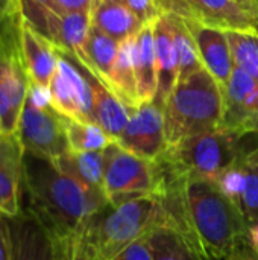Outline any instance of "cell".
Wrapping results in <instances>:
<instances>
[{
    "instance_id": "cell-35",
    "label": "cell",
    "mask_w": 258,
    "mask_h": 260,
    "mask_svg": "<svg viewBox=\"0 0 258 260\" xmlns=\"http://www.w3.org/2000/svg\"><path fill=\"white\" fill-rule=\"evenodd\" d=\"M166 14H176L179 17H193L190 8L187 6V3L184 0H161Z\"/></svg>"
},
{
    "instance_id": "cell-40",
    "label": "cell",
    "mask_w": 258,
    "mask_h": 260,
    "mask_svg": "<svg viewBox=\"0 0 258 260\" xmlns=\"http://www.w3.org/2000/svg\"><path fill=\"white\" fill-rule=\"evenodd\" d=\"M249 260H258V253H254V254H252V257H251Z\"/></svg>"
},
{
    "instance_id": "cell-8",
    "label": "cell",
    "mask_w": 258,
    "mask_h": 260,
    "mask_svg": "<svg viewBox=\"0 0 258 260\" xmlns=\"http://www.w3.org/2000/svg\"><path fill=\"white\" fill-rule=\"evenodd\" d=\"M17 136L24 155L53 161L70 151L64 117L52 105L41 107L27 99Z\"/></svg>"
},
{
    "instance_id": "cell-39",
    "label": "cell",
    "mask_w": 258,
    "mask_h": 260,
    "mask_svg": "<svg viewBox=\"0 0 258 260\" xmlns=\"http://www.w3.org/2000/svg\"><path fill=\"white\" fill-rule=\"evenodd\" d=\"M29 2H33V3H38V5H43V6H47V8L53 6V0H29Z\"/></svg>"
},
{
    "instance_id": "cell-38",
    "label": "cell",
    "mask_w": 258,
    "mask_h": 260,
    "mask_svg": "<svg viewBox=\"0 0 258 260\" xmlns=\"http://www.w3.org/2000/svg\"><path fill=\"white\" fill-rule=\"evenodd\" d=\"M245 158L249 161V163H252V165H255L258 168V146L257 148H254L251 152H248L246 155H245Z\"/></svg>"
},
{
    "instance_id": "cell-37",
    "label": "cell",
    "mask_w": 258,
    "mask_h": 260,
    "mask_svg": "<svg viewBox=\"0 0 258 260\" xmlns=\"http://www.w3.org/2000/svg\"><path fill=\"white\" fill-rule=\"evenodd\" d=\"M248 238H249L251 248L254 250V253H258V221L248 225Z\"/></svg>"
},
{
    "instance_id": "cell-24",
    "label": "cell",
    "mask_w": 258,
    "mask_h": 260,
    "mask_svg": "<svg viewBox=\"0 0 258 260\" xmlns=\"http://www.w3.org/2000/svg\"><path fill=\"white\" fill-rule=\"evenodd\" d=\"M146 241L154 260H204L173 227L158 225Z\"/></svg>"
},
{
    "instance_id": "cell-32",
    "label": "cell",
    "mask_w": 258,
    "mask_h": 260,
    "mask_svg": "<svg viewBox=\"0 0 258 260\" xmlns=\"http://www.w3.org/2000/svg\"><path fill=\"white\" fill-rule=\"evenodd\" d=\"M94 0H53L52 9L59 14L68 12H91Z\"/></svg>"
},
{
    "instance_id": "cell-10",
    "label": "cell",
    "mask_w": 258,
    "mask_h": 260,
    "mask_svg": "<svg viewBox=\"0 0 258 260\" xmlns=\"http://www.w3.org/2000/svg\"><path fill=\"white\" fill-rule=\"evenodd\" d=\"M116 142L144 160H161L167 151L163 108L155 102L141 104L131 113L126 128Z\"/></svg>"
},
{
    "instance_id": "cell-4",
    "label": "cell",
    "mask_w": 258,
    "mask_h": 260,
    "mask_svg": "<svg viewBox=\"0 0 258 260\" xmlns=\"http://www.w3.org/2000/svg\"><path fill=\"white\" fill-rule=\"evenodd\" d=\"M167 148L222 126L224 91L204 67L179 79L163 105Z\"/></svg>"
},
{
    "instance_id": "cell-21",
    "label": "cell",
    "mask_w": 258,
    "mask_h": 260,
    "mask_svg": "<svg viewBox=\"0 0 258 260\" xmlns=\"http://www.w3.org/2000/svg\"><path fill=\"white\" fill-rule=\"evenodd\" d=\"M120 43L99 30L91 24L87 43H85V55L82 61H78L82 64L88 72H91L100 82H103L106 87L111 79V73L117 59ZM73 58V56H71Z\"/></svg>"
},
{
    "instance_id": "cell-3",
    "label": "cell",
    "mask_w": 258,
    "mask_h": 260,
    "mask_svg": "<svg viewBox=\"0 0 258 260\" xmlns=\"http://www.w3.org/2000/svg\"><path fill=\"white\" fill-rule=\"evenodd\" d=\"M164 225L158 195H148L108 206L81 232V241L93 260H113L135 241Z\"/></svg>"
},
{
    "instance_id": "cell-11",
    "label": "cell",
    "mask_w": 258,
    "mask_h": 260,
    "mask_svg": "<svg viewBox=\"0 0 258 260\" xmlns=\"http://www.w3.org/2000/svg\"><path fill=\"white\" fill-rule=\"evenodd\" d=\"M30 81L18 46L0 52V136H15L29 96Z\"/></svg>"
},
{
    "instance_id": "cell-2",
    "label": "cell",
    "mask_w": 258,
    "mask_h": 260,
    "mask_svg": "<svg viewBox=\"0 0 258 260\" xmlns=\"http://www.w3.org/2000/svg\"><path fill=\"white\" fill-rule=\"evenodd\" d=\"M23 190L27 207L50 227L64 233L81 232L109 203L93 189L59 171L53 161L24 155Z\"/></svg>"
},
{
    "instance_id": "cell-14",
    "label": "cell",
    "mask_w": 258,
    "mask_h": 260,
    "mask_svg": "<svg viewBox=\"0 0 258 260\" xmlns=\"http://www.w3.org/2000/svg\"><path fill=\"white\" fill-rule=\"evenodd\" d=\"M182 18L195 38L204 67L214 76V79L224 88L236 69L227 30L208 26L193 17Z\"/></svg>"
},
{
    "instance_id": "cell-22",
    "label": "cell",
    "mask_w": 258,
    "mask_h": 260,
    "mask_svg": "<svg viewBox=\"0 0 258 260\" xmlns=\"http://www.w3.org/2000/svg\"><path fill=\"white\" fill-rule=\"evenodd\" d=\"M134 38L120 43L117 59L111 73L108 88L131 110L140 107L137 93V78L134 69Z\"/></svg>"
},
{
    "instance_id": "cell-20",
    "label": "cell",
    "mask_w": 258,
    "mask_h": 260,
    "mask_svg": "<svg viewBox=\"0 0 258 260\" xmlns=\"http://www.w3.org/2000/svg\"><path fill=\"white\" fill-rule=\"evenodd\" d=\"M134 69L140 105L154 102L158 90L154 24H144L134 38Z\"/></svg>"
},
{
    "instance_id": "cell-27",
    "label": "cell",
    "mask_w": 258,
    "mask_h": 260,
    "mask_svg": "<svg viewBox=\"0 0 258 260\" xmlns=\"http://www.w3.org/2000/svg\"><path fill=\"white\" fill-rule=\"evenodd\" d=\"M234 66L258 81V32L227 30Z\"/></svg>"
},
{
    "instance_id": "cell-19",
    "label": "cell",
    "mask_w": 258,
    "mask_h": 260,
    "mask_svg": "<svg viewBox=\"0 0 258 260\" xmlns=\"http://www.w3.org/2000/svg\"><path fill=\"white\" fill-rule=\"evenodd\" d=\"M91 24L117 43L135 37L144 26L125 3L105 0H94L91 8Z\"/></svg>"
},
{
    "instance_id": "cell-34",
    "label": "cell",
    "mask_w": 258,
    "mask_h": 260,
    "mask_svg": "<svg viewBox=\"0 0 258 260\" xmlns=\"http://www.w3.org/2000/svg\"><path fill=\"white\" fill-rule=\"evenodd\" d=\"M20 0H0V20L11 21L20 18Z\"/></svg>"
},
{
    "instance_id": "cell-31",
    "label": "cell",
    "mask_w": 258,
    "mask_h": 260,
    "mask_svg": "<svg viewBox=\"0 0 258 260\" xmlns=\"http://www.w3.org/2000/svg\"><path fill=\"white\" fill-rule=\"evenodd\" d=\"M18 21L20 18L11 21L0 20V52L18 46Z\"/></svg>"
},
{
    "instance_id": "cell-18",
    "label": "cell",
    "mask_w": 258,
    "mask_h": 260,
    "mask_svg": "<svg viewBox=\"0 0 258 260\" xmlns=\"http://www.w3.org/2000/svg\"><path fill=\"white\" fill-rule=\"evenodd\" d=\"M85 72L93 90V122L99 125L113 140H117L126 128L132 111L91 72L87 69Z\"/></svg>"
},
{
    "instance_id": "cell-28",
    "label": "cell",
    "mask_w": 258,
    "mask_h": 260,
    "mask_svg": "<svg viewBox=\"0 0 258 260\" xmlns=\"http://www.w3.org/2000/svg\"><path fill=\"white\" fill-rule=\"evenodd\" d=\"M240 165L242 181L233 204L239 209L246 224L251 225L258 221V168L249 163L245 157L242 158Z\"/></svg>"
},
{
    "instance_id": "cell-42",
    "label": "cell",
    "mask_w": 258,
    "mask_h": 260,
    "mask_svg": "<svg viewBox=\"0 0 258 260\" xmlns=\"http://www.w3.org/2000/svg\"><path fill=\"white\" fill-rule=\"evenodd\" d=\"M255 5H257V8H258V0H255Z\"/></svg>"
},
{
    "instance_id": "cell-26",
    "label": "cell",
    "mask_w": 258,
    "mask_h": 260,
    "mask_svg": "<svg viewBox=\"0 0 258 260\" xmlns=\"http://www.w3.org/2000/svg\"><path fill=\"white\" fill-rule=\"evenodd\" d=\"M65 134L68 148L73 152H93L103 151L111 142H114L99 125L90 122H78L65 119Z\"/></svg>"
},
{
    "instance_id": "cell-1",
    "label": "cell",
    "mask_w": 258,
    "mask_h": 260,
    "mask_svg": "<svg viewBox=\"0 0 258 260\" xmlns=\"http://www.w3.org/2000/svg\"><path fill=\"white\" fill-rule=\"evenodd\" d=\"M163 183L157 193L164 225L179 232L204 260H249L248 224L216 181L184 175L158 160Z\"/></svg>"
},
{
    "instance_id": "cell-17",
    "label": "cell",
    "mask_w": 258,
    "mask_h": 260,
    "mask_svg": "<svg viewBox=\"0 0 258 260\" xmlns=\"http://www.w3.org/2000/svg\"><path fill=\"white\" fill-rule=\"evenodd\" d=\"M193 18L224 30H257L258 23L236 0H184Z\"/></svg>"
},
{
    "instance_id": "cell-13",
    "label": "cell",
    "mask_w": 258,
    "mask_h": 260,
    "mask_svg": "<svg viewBox=\"0 0 258 260\" xmlns=\"http://www.w3.org/2000/svg\"><path fill=\"white\" fill-rule=\"evenodd\" d=\"M18 52L32 85L49 88L59 62V52L52 41L27 24L18 21Z\"/></svg>"
},
{
    "instance_id": "cell-30",
    "label": "cell",
    "mask_w": 258,
    "mask_h": 260,
    "mask_svg": "<svg viewBox=\"0 0 258 260\" xmlns=\"http://www.w3.org/2000/svg\"><path fill=\"white\" fill-rule=\"evenodd\" d=\"M113 260H154L146 238H141L125 248L120 254H117Z\"/></svg>"
},
{
    "instance_id": "cell-25",
    "label": "cell",
    "mask_w": 258,
    "mask_h": 260,
    "mask_svg": "<svg viewBox=\"0 0 258 260\" xmlns=\"http://www.w3.org/2000/svg\"><path fill=\"white\" fill-rule=\"evenodd\" d=\"M167 15H169L170 24H172L176 53H178V66H179L178 81H179V79H184V78L190 76L192 73L204 69V64L201 61L195 38L190 34L184 18L176 14H167Z\"/></svg>"
},
{
    "instance_id": "cell-5",
    "label": "cell",
    "mask_w": 258,
    "mask_h": 260,
    "mask_svg": "<svg viewBox=\"0 0 258 260\" xmlns=\"http://www.w3.org/2000/svg\"><path fill=\"white\" fill-rule=\"evenodd\" d=\"M246 137L220 126L169 146L161 160L179 174L216 181L228 168L252 151L243 146Z\"/></svg>"
},
{
    "instance_id": "cell-41",
    "label": "cell",
    "mask_w": 258,
    "mask_h": 260,
    "mask_svg": "<svg viewBox=\"0 0 258 260\" xmlns=\"http://www.w3.org/2000/svg\"><path fill=\"white\" fill-rule=\"evenodd\" d=\"M105 2H120V3H123V0H105Z\"/></svg>"
},
{
    "instance_id": "cell-9",
    "label": "cell",
    "mask_w": 258,
    "mask_h": 260,
    "mask_svg": "<svg viewBox=\"0 0 258 260\" xmlns=\"http://www.w3.org/2000/svg\"><path fill=\"white\" fill-rule=\"evenodd\" d=\"M59 52V62L50 81V105L65 119L93 122V90L85 69L70 55Z\"/></svg>"
},
{
    "instance_id": "cell-29",
    "label": "cell",
    "mask_w": 258,
    "mask_h": 260,
    "mask_svg": "<svg viewBox=\"0 0 258 260\" xmlns=\"http://www.w3.org/2000/svg\"><path fill=\"white\" fill-rule=\"evenodd\" d=\"M123 3L138 17L143 24H154L166 14L161 0H123Z\"/></svg>"
},
{
    "instance_id": "cell-33",
    "label": "cell",
    "mask_w": 258,
    "mask_h": 260,
    "mask_svg": "<svg viewBox=\"0 0 258 260\" xmlns=\"http://www.w3.org/2000/svg\"><path fill=\"white\" fill-rule=\"evenodd\" d=\"M0 260H12V244L9 221L0 215Z\"/></svg>"
},
{
    "instance_id": "cell-15",
    "label": "cell",
    "mask_w": 258,
    "mask_h": 260,
    "mask_svg": "<svg viewBox=\"0 0 258 260\" xmlns=\"http://www.w3.org/2000/svg\"><path fill=\"white\" fill-rule=\"evenodd\" d=\"M24 151L18 136H0V215L17 216L21 210Z\"/></svg>"
},
{
    "instance_id": "cell-23",
    "label": "cell",
    "mask_w": 258,
    "mask_h": 260,
    "mask_svg": "<svg viewBox=\"0 0 258 260\" xmlns=\"http://www.w3.org/2000/svg\"><path fill=\"white\" fill-rule=\"evenodd\" d=\"M53 165L81 183L103 192V151L73 152L53 160Z\"/></svg>"
},
{
    "instance_id": "cell-16",
    "label": "cell",
    "mask_w": 258,
    "mask_h": 260,
    "mask_svg": "<svg viewBox=\"0 0 258 260\" xmlns=\"http://www.w3.org/2000/svg\"><path fill=\"white\" fill-rule=\"evenodd\" d=\"M154 43H155V62H157V78L158 90L155 96V104L161 108L175 88L179 76L178 53L173 38L172 24L169 15L164 14L154 23Z\"/></svg>"
},
{
    "instance_id": "cell-6",
    "label": "cell",
    "mask_w": 258,
    "mask_h": 260,
    "mask_svg": "<svg viewBox=\"0 0 258 260\" xmlns=\"http://www.w3.org/2000/svg\"><path fill=\"white\" fill-rule=\"evenodd\" d=\"M161 183L160 161L144 160L122 148L116 140L103 149V193L109 206L157 195Z\"/></svg>"
},
{
    "instance_id": "cell-36",
    "label": "cell",
    "mask_w": 258,
    "mask_h": 260,
    "mask_svg": "<svg viewBox=\"0 0 258 260\" xmlns=\"http://www.w3.org/2000/svg\"><path fill=\"white\" fill-rule=\"evenodd\" d=\"M236 2L258 23V8L255 5V0H236Z\"/></svg>"
},
{
    "instance_id": "cell-7",
    "label": "cell",
    "mask_w": 258,
    "mask_h": 260,
    "mask_svg": "<svg viewBox=\"0 0 258 260\" xmlns=\"http://www.w3.org/2000/svg\"><path fill=\"white\" fill-rule=\"evenodd\" d=\"M8 221L12 260H76L78 233H64L50 227L29 207Z\"/></svg>"
},
{
    "instance_id": "cell-12",
    "label": "cell",
    "mask_w": 258,
    "mask_h": 260,
    "mask_svg": "<svg viewBox=\"0 0 258 260\" xmlns=\"http://www.w3.org/2000/svg\"><path fill=\"white\" fill-rule=\"evenodd\" d=\"M224 91L222 126L242 136L258 134V81L236 67Z\"/></svg>"
}]
</instances>
